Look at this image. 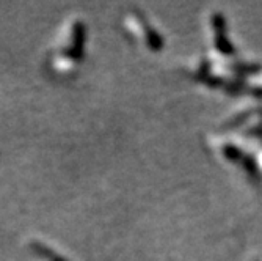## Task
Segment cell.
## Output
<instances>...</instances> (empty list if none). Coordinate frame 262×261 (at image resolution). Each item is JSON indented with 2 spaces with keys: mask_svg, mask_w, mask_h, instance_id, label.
Segmentation results:
<instances>
[{
  "mask_svg": "<svg viewBox=\"0 0 262 261\" xmlns=\"http://www.w3.org/2000/svg\"><path fill=\"white\" fill-rule=\"evenodd\" d=\"M215 35H217V46L220 52L223 54H232V46L229 44V41L226 39V33H225V21L220 16H215Z\"/></svg>",
  "mask_w": 262,
  "mask_h": 261,
  "instance_id": "obj_1",
  "label": "cell"
}]
</instances>
